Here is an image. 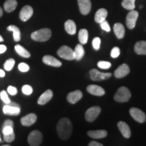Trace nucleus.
Wrapping results in <instances>:
<instances>
[{"mask_svg":"<svg viewBox=\"0 0 146 146\" xmlns=\"http://www.w3.org/2000/svg\"><path fill=\"white\" fill-rule=\"evenodd\" d=\"M52 36V31L50 29L44 28L32 33L31 37L33 40L38 42H45L48 41Z\"/></svg>","mask_w":146,"mask_h":146,"instance_id":"2","label":"nucleus"},{"mask_svg":"<svg viewBox=\"0 0 146 146\" xmlns=\"http://www.w3.org/2000/svg\"><path fill=\"white\" fill-rule=\"evenodd\" d=\"M130 72V68L129 66L126 64L120 65L117 69L114 71V76L117 78H121L126 76Z\"/></svg>","mask_w":146,"mask_h":146,"instance_id":"12","label":"nucleus"},{"mask_svg":"<svg viewBox=\"0 0 146 146\" xmlns=\"http://www.w3.org/2000/svg\"><path fill=\"white\" fill-rule=\"evenodd\" d=\"M7 30L9 31L13 32V38L14 41H21V31H20L19 28L18 27L15 26V25H10L7 27Z\"/></svg>","mask_w":146,"mask_h":146,"instance_id":"26","label":"nucleus"},{"mask_svg":"<svg viewBox=\"0 0 146 146\" xmlns=\"http://www.w3.org/2000/svg\"><path fill=\"white\" fill-rule=\"evenodd\" d=\"M79 10L83 15H87L90 12L91 3L90 0H78Z\"/></svg>","mask_w":146,"mask_h":146,"instance_id":"11","label":"nucleus"},{"mask_svg":"<svg viewBox=\"0 0 146 146\" xmlns=\"http://www.w3.org/2000/svg\"><path fill=\"white\" fill-rule=\"evenodd\" d=\"M42 61L45 64L50 66L57 67L58 68V67H60L62 66V62L60 60L52 56H50V55H46V56H43Z\"/></svg>","mask_w":146,"mask_h":146,"instance_id":"14","label":"nucleus"},{"mask_svg":"<svg viewBox=\"0 0 146 146\" xmlns=\"http://www.w3.org/2000/svg\"><path fill=\"white\" fill-rule=\"evenodd\" d=\"M33 91V89L31 85H25L22 87V92L26 96H30L31 94H32Z\"/></svg>","mask_w":146,"mask_h":146,"instance_id":"32","label":"nucleus"},{"mask_svg":"<svg viewBox=\"0 0 146 146\" xmlns=\"http://www.w3.org/2000/svg\"><path fill=\"white\" fill-rule=\"evenodd\" d=\"M57 54L61 58L67 60H72L75 59V54L70 47L63 45L58 50Z\"/></svg>","mask_w":146,"mask_h":146,"instance_id":"4","label":"nucleus"},{"mask_svg":"<svg viewBox=\"0 0 146 146\" xmlns=\"http://www.w3.org/2000/svg\"><path fill=\"white\" fill-rule=\"evenodd\" d=\"M100 26H101V28L102 29V30L105 31L110 32L111 31L110 27L108 23L106 20L104 21H103L102 23H100Z\"/></svg>","mask_w":146,"mask_h":146,"instance_id":"39","label":"nucleus"},{"mask_svg":"<svg viewBox=\"0 0 146 146\" xmlns=\"http://www.w3.org/2000/svg\"><path fill=\"white\" fill-rule=\"evenodd\" d=\"M0 98H1V100L4 102L5 104H8L11 102L10 98H9V97L8 96V94H7L6 91L4 90L1 91V93H0Z\"/></svg>","mask_w":146,"mask_h":146,"instance_id":"33","label":"nucleus"},{"mask_svg":"<svg viewBox=\"0 0 146 146\" xmlns=\"http://www.w3.org/2000/svg\"><path fill=\"white\" fill-rule=\"evenodd\" d=\"M120 54V50L119 47H114V48H112V50H111V57L113 58H116L119 56Z\"/></svg>","mask_w":146,"mask_h":146,"instance_id":"38","label":"nucleus"},{"mask_svg":"<svg viewBox=\"0 0 146 146\" xmlns=\"http://www.w3.org/2000/svg\"><path fill=\"white\" fill-rule=\"evenodd\" d=\"M101 112V108L99 106H94L89 108L85 112V119L87 122H94L98 118Z\"/></svg>","mask_w":146,"mask_h":146,"instance_id":"7","label":"nucleus"},{"mask_svg":"<svg viewBox=\"0 0 146 146\" xmlns=\"http://www.w3.org/2000/svg\"><path fill=\"white\" fill-rule=\"evenodd\" d=\"M3 112L5 114L11 115V116H18L21 113V108L17 107L11 106L6 104L3 108Z\"/></svg>","mask_w":146,"mask_h":146,"instance_id":"19","label":"nucleus"},{"mask_svg":"<svg viewBox=\"0 0 146 146\" xmlns=\"http://www.w3.org/2000/svg\"><path fill=\"white\" fill-rule=\"evenodd\" d=\"M56 130L58 136L63 140H66L70 137L72 132V123L68 118H62L58 123Z\"/></svg>","mask_w":146,"mask_h":146,"instance_id":"1","label":"nucleus"},{"mask_svg":"<svg viewBox=\"0 0 146 146\" xmlns=\"http://www.w3.org/2000/svg\"><path fill=\"white\" fill-rule=\"evenodd\" d=\"M3 12L2 8H1V7H0V18H1V16H3Z\"/></svg>","mask_w":146,"mask_h":146,"instance_id":"47","label":"nucleus"},{"mask_svg":"<svg viewBox=\"0 0 146 146\" xmlns=\"http://www.w3.org/2000/svg\"><path fill=\"white\" fill-rule=\"evenodd\" d=\"M89 146H103V144L98 143L97 141H91L89 143Z\"/></svg>","mask_w":146,"mask_h":146,"instance_id":"43","label":"nucleus"},{"mask_svg":"<svg viewBox=\"0 0 146 146\" xmlns=\"http://www.w3.org/2000/svg\"><path fill=\"white\" fill-rule=\"evenodd\" d=\"M14 49H15L16 52L19 56H22V57L25 58H29L31 57V54L28 50H26L25 47L22 46L21 45H16L14 46Z\"/></svg>","mask_w":146,"mask_h":146,"instance_id":"27","label":"nucleus"},{"mask_svg":"<svg viewBox=\"0 0 146 146\" xmlns=\"http://www.w3.org/2000/svg\"><path fill=\"white\" fill-rule=\"evenodd\" d=\"M87 135L91 138L94 139H102L107 136L108 133L105 130H96V131H89Z\"/></svg>","mask_w":146,"mask_h":146,"instance_id":"23","label":"nucleus"},{"mask_svg":"<svg viewBox=\"0 0 146 146\" xmlns=\"http://www.w3.org/2000/svg\"><path fill=\"white\" fill-rule=\"evenodd\" d=\"M3 139L5 141L8 142V143H11V142L14 141L15 139V134L14 132L8 135H3Z\"/></svg>","mask_w":146,"mask_h":146,"instance_id":"37","label":"nucleus"},{"mask_svg":"<svg viewBox=\"0 0 146 146\" xmlns=\"http://www.w3.org/2000/svg\"><path fill=\"white\" fill-rule=\"evenodd\" d=\"M3 146H10V145H3Z\"/></svg>","mask_w":146,"mask_h":146,"instance_id":"50","label":"nucleus"},{"mask_svg":"<svg viewBox=\"0 0 146 146\" xmlns=\"http://www.w3.org/2000/svg\"><path fill=\"white\" fill-rule=\"evenodd\" d=\"M138 16V12L133 10H131V12L127 14V18H126V25L128 29H133L135 28Z\"/></svg>","mask_w":146,"mask_h":146,"instance_id":"9","label":"nucleus"},{"mask_svg":"<svg viewBox=\"0 0 146 146\" xmlns=\"http://www.w3.org/2000/svg\"><path fill=\"white\" fill-rule=\"evenodd\" d=\"M43 141V135L39 131L35 130L29 133L28 136V142L31 146H39Z\"/></svg>","mask_w":146,"mask_h":146,"instance_id":"5","label":"nucleus"},{"mask_svg":"<svg viewBox=\"0 0 146 146\" xmlns=\"http://www.w3.org/2000/svg\"><path fill=\"white\" fill-rule=\"evenodd\" d=\"M7 91H8V94L11 95V96H15L18 93L17 88L13 86H9L8 89H7Z\"/></svg>","mask_w":146,"mask_h":146,"instance_id":"41","label":"nucleus"},{"mask_svg":"<svg viewBox=\"0 0 146 146\" xmlns=\"http://www.w3.org/2000/svg\"><path fill=\"white\" fill-rule=\"evenodd\" d=\"M83 98V93L80 90H76L69 93L67 96V100L69 103L74 104Z\"/></svg>","mask_w":146,"mask_h":146,"instance_id":"15","label":"nucleus"},{"mask_svg":"<svg viewBox=\"0 0 146 146\" xmlns=\"http://www.w3.org/2000/svg\"><path fill=\"white\" fill-rule=\"evenodd\" d=\"M33 14V9L31 5H25L21 9L19 13V18L22 21L26 22L29 21Z\"/></svg>","mask_w":146,"mask_h":146,"instance_id":"10","label":"nucleus"},{"mask_svg":"<svg viewBox=\"0 0 146 146\" xmlns=\"http://www.w3.org/2000/svg\"><path fill=\"white\" fill-rule=\"evenodd\" d=\"M88 38L89 33L87 29H81V30L79 31V33H78V40H79L81 44H86L87 41H88Z\"/></svg>","mask_w":146,"mask_h":146,"instance_id":"28","label":"nucleus"},{"mask_svg":"<svg viewBox=\"0 0 146 146\" xmlns=\"http://www.w3.org/2000/svg\"><path fill=\"white\" fill-rule=\"evenodd\" d=\"M6 126H10V127H14V123L12 120L8 119V120H5L4 121V123L3 124L2 128L6 127Z\"/></svg>","mask_w":146,"mask_h":146,"instance_id":"42","label":"nucleus"},{"mask_svg":"<svg viewBox=\"0 0 146 146\" xmlns=\"http://www.w3.org/2000/svg\"><path fill=\"white\" fill-rule=\"evenodd\" d=\"M7 50V47L5 45H0V54H3Z\"/></svg>","mask_w":146,"mask_h":146,"instance_id":"44","label":"nucleus"},{"mask_svg":"<svg viewBox=\"0 0 146 146\" xmlns=\"http://www.w3.org/2000/svg\"><path fill=\"white\" fill-rule=\"evenodd\" d=\"M114 32L118 39H123L125 34V27L121 23H116L114 25Z\"/></svg>","mask_w":146,"mask_h":146,"instance_id":"21","label":"nucleus"},{"mask_svg":"<svg viewBox=\"0 0 146 146\" xmlns=\"http://www.w3.org/2000/svg\"><path fill=\"white\" fill-rule=\"evenodd\" d=\"M3 37L1 36V35H0V42H3Z\"/></svg>","mask_w":146,"mask_h":146,"instance_id":"48","label":"nucleus"},{"mask_svg":"<svg viewBox=\"0 0 146 146\" xmlns=\"http://www.w3.org/2000/svg\"><path fill=\"white\" fill-rule=\"evenodd\" d=\"M18 2L16 0H6L3 4V8L5 12H13L17 7Z\"/></svg>","mask_w":146,"mask_h":146,"instance_id":"25","label":"nucleus"},{"mask_svg":"<svg viewBox=\"0 0 146 146\" xmlns=\"http://www.w3.org/2000/svg\"><path fill=\"white\" fill-rule=\"evenodd\" d=\"M131 94L129 89L125 87H121L118 89L116 93L114 96L115 101L123 103V102H127L131 98Z\"/></svg>","mask_w":146,"mask_h":146,"instance_id":"3","label":"nucleus"},{"mask_svg":"<svg viewBox=\"0 0 146 146\" xmlns=\"http://www.w3.org/2000/svg\"><path fill=\"white\" fill-rule=\"evenodd\" d=\"M135 52L139 55H146V41H140L137 42L134 47Z\"/></svg>","mask_w":146,"mask_h":146,"instance_id":"20","label":"nucleus"},{"mask_svg":"<svg viewBox=\"0 0 146 146\" xmlns=\"http://www.w3.org/2000/svg\"><path fill=\"white\" fill-rule=\"evenodd\" d=\"M8 105H9V106H14V107H17V108H21V106H20V105L16 103V102H10V103L8 104Z\"/></svg>","mask_w":146,"mask_h":146,"instance_id":"45","label":"nucleus"},{"mask_svg":"<svg viewBox=\"0 0 146 146\" xmlns=\"http://www.w3.org/2000/svg\"><path fill=\"white\" fill-rule=\"evenodd\" d=\"M18 70H19L21 72H28L30 69V67L27 64L25 63V62H21L18 64Z\"/></svg>","mask_w":146,"mask_h":146,"instance_id":"36","label":"nucleus"},{"mask_svg":"<svg viewBox=\"0 0 146 146\" xmlns=\"http://www.w3.org/2000/svg\"><path fill=\"white\" fill-rule=\"evenodd\" d=\"M14 132L13 127L10 126H6V127L2 128V133L3 135H8Z\"/></svg>","mask_w":146,"mask_h":146,"instance_id":"40","label":"nucleus"},{"mask_svg":"<svg viewBox=\"0 0 146 146\" xmlns=\"http://www.w3.org/2000/svg\"><path fill=\"white\" fill-rule=\"evenodd\" d=\"M74 54H75V60H81L85 54V50H84L83 45L77 44L74 49Z\"/></svg>","mask_w":146,"mask_h":146,"instance_id":"29","label":"nucleus"},{"mask_svg":"<svg viewBox=\"0 0 146 146\" xmlns=\"http://www.w3.org/2000/svg\"><path fill=\"white\" fill-rule=\"evenodd\" d=\"M53 97V91L50 89H47L45 91L44 93H43L41 95V96L39 97V99L37 100L38 104L39 105H45L47 103H48L49 102L52 100Z\"/></svg>","mask_w":146,"mask_h":146,"instance_id":"16","label":"nucleus"},{"mask_svg":"<svg viewBox=\"0 0 146 146\" xmlns=\"http://www.w3.org/2000/svg\"><path fill=\"white\" fill-rule=\"evenodd\" d=\"M135 0H123L122 1V6L126 10H133L135 8Z\"/></svg>","mask_w":146,"mask_h":146,"instance_id":"30","label":"nucleus"},{"mask_svg":"<svg viewBox=\"0 0 146 146\" xmlns=\"http://www.w3.org/2000/svg\"><path fill=\"white\" fill-rule=\"evenodd\" d=\"M117 127L124 137L127 139L130 137L131 135V129L127 123L123 121H119L117 124Z\"/></svg>","mask_w":146,"mask_h":146,"instance_id":"18","label":"nucleus"},{"mask_svg":"<svg viewBox=\"0 0 146 146\" xmlns=\"http://www.w3.org/2000/svg\"><path fill=\"white\" fill-rule=\"evenodd\" d=\"M37 119V116L34 113H30V114L23 116L21 119V123L23 126L25 127H30L35 123Z\"/></svg>","mask_w":146,"mask_h":146,"instance_id":"13","label":"nucleus"},{"mask_svg":"<svg viewBox=\"0 0 146 146\" xmlns=\"http://www.w3.org/2000/svg\"><path fill=\"white\" fill-rule=\"evenodd\" d=\"M131 116L135 120L139 123H145L146 120V115L143 111L137 108H132L129 110Z\"/></svg>","mask_w":146,"mask_h":146,"instance_id":"8","label":"nucleus"},{"mask_svg":"<svg viewBox=\"0 0 146 146\" xmlns=\"http://www.w3.org/2000/svg\"><path fill=\"white\" fill-rule=\"evenodd\" d=\"M89 76L91 79L94 81H103L109 78L112 76V73L110 72H101L97 69H92L89 71Z\"/></svg>","mask_w":146,"mask_h":146,"instance_id":"6","label":"nucleus"},{"mask_svg":"<svg viewBox=\"0 0 146 146\" xmlns=\"http://www.w3.org/2000/svg\"><path fill=\"white\" fill-rule=\"evenodd\" d=\"M101 44V39L100 37H95L92 41V45L95 50H99Z\"/></svg>","mask_w":146,"mask_h":146,"instance_id":"34","label":"nucleus"},{"mask_svg":"<svg viewBox=\"0 0 146 146\" xmlns=\"http://www.w3.org/2000/svg\"><path fill=\"white\" fill-rule=\"evenodd\" d=\"M14 64H15V60H14L13 58H10V59L7 60L5 62L3 66H4L5 70L10 71L14 68Z\"/></svg>","mask_w":146,"mask_h":146,"instance_id":"31","label":"nucleus"},{"mask_svg":"<svg viewBox=\"0 0 146 146\" xmlns=\"http://www.w3.org/2000/svg\"><path fill=\"white\" fill-rule=\"evenodd\" d=\"M111 66V63L106 61H100L98 63V66L102 69H108L110 68Z\"/></svg>","mask_w":146,"mask_h":146,"instance_id":"35","label":"nucleus"},{"mask_svg":"<svg viewBox=\"0 0 146 146\" xmlns=\"http://www.w3.org/2000/svg\"><path fill=\"white\" fill-rule=\"evenodd\" d=\"M5 75V73L4 71L1 69H0V77H4Z\"/></svg>","mask_w":146,"mask_h":146,"instance_id":"46","label":"nucleus"},{"mask_svg":"<svg viewBox=\"0 0 146 146\" xmlns=\"http://www.w3.org/2000/svg\"><path fill=\"white\" fill-rule=\"evenodd\" d=\"M108 16V11L104 8H101L97 11L95 15V21L97 23H101L104 21Z\"/></svg>","mask_w":146,"mask_h":146,"instance_id":"22","label":"nucleus"},{"mask_svg":"<svg viewBox=\"0 0 146 146\" xmlns=\"http://www.w3.org/2000/svg\"><path fill=\"white\" fill-rule=\"evenodd\" d=\"M64 28L66 31L69 35H73L76 33V27L74 22L72 21V20H68L66 23H64Z\"/></svg>","mask_w":146,"mask_h":146,"instance_id":"24","label":"nucleus"},{"mask_svg":"<svg viewBox=\"0 0 146 146\" xmlns=\"http://www.w3.org/2000/svg\"><path fill=\"white\" fill-rule=\"evenodd\" d=\"M1 141V135H0V142Z\"/></svg>","mask_w":146,"mask_h":146,"instance_id":"49","label":"nucleus"},{"mask_svg":"<svg viewBox=\"0 0 146 146\" xmlns=\"http://www.w3.org/2000/svg\"><path fill=\"white\" fill-rule=\"evenodd\" d=\"M89 94L96 96H102L105 94V90L102 87L96 85H90L87 87Z\"/></svg>","mask_w":146,"mask_h":146,"instance_id":"17","label":"nucleus"}]
</instances>
